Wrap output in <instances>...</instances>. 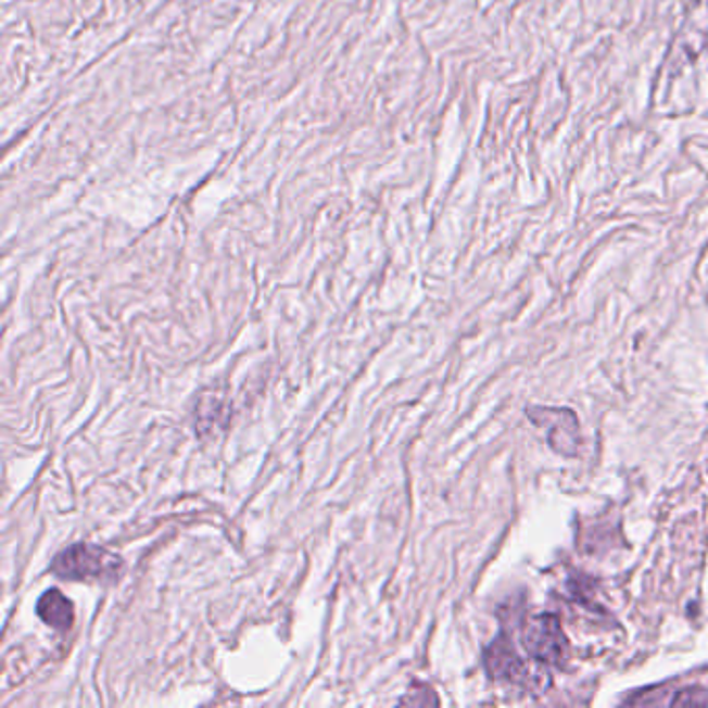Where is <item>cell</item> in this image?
<instances>
[{
	"mask_svg": "<svg viewBox=\"0 0 708 708\" xmlns=\"http://www.w3.org/2000/svg\"><path fill=\"white\" fill-rule=\"evenodd\" d=\"M52 573L73 580V582H102L111 584L117 582L123 561L117 555L109 553L106 548H100L96 544H73L63 553L56 555L52 561Z\"/></svg>",
	"mask_w": 708,
	"mask_h": 708,
	"instance_id": "cell-1",
	"label": "cell"
},
{
	"mask_svg": "<svg viewBox=\"0 0 708 708\" xmlns=\"http://www.w3.org/2000/svg\"><path fill=\"white\" fill-rule=\"evenodd\" d=\"M523 648L532 659L551 667H564L569 659V642L555 615H539L528 621Z\"/></svg>",
	"mask_w": 708,
	"mask_h": 708,
	"instance_id": "cell-2",
	"label": "cell"
},
{
	"mask_svg": "<svg viewBox=\"0 0 708 708\" xmlns=\"http://www.w3.org/2000/svg\"><path fill=\"white\" fill-rule=\"evenodd\" d=\"M484 667H486L489 675L496 682L521 685L526 684V680H528V669L518 657L509 637L498 636L486 648Z\"/></svg>",
	"mask_w": 708,
	"mask_h": 708,
	"instance_id": "cell-3",
	"label": "cell"
},
{
	"mask_svg": "<svg viewBox=\"0 0 708 708\" xmlns=\"http://www.w3.org/2000/svg\"><path fill=\"white\" fill-rule=\"evenodd\" d=\"M38 617L59 632H69L72 630L73 621H75V611H73V603L56 589L47 591L40 600H38Z\"/></svg>",
	"mask_w": 708,
	"mask_h": 708,
	"instance_id": "cell-4",
	"label": "cell"
},
{
	"mask_svg": "<svg viewBox=\"0 0 708 708\" xmlns=\"http://www.w3.org/2000/svg\"><path fill=\"white\" fill-rule=\"evenodd\" d=\"M673 707H708V690L700 685H692L680 690L675 698H671Z\"/></svg>",
	"mask_w": 708,
	"mask_h": 708,
	"instance_id": "cell-5",
	"label": "cell"
}]
</instances>
